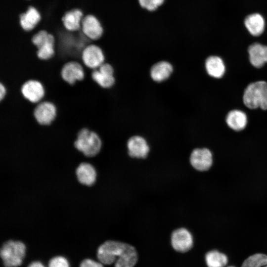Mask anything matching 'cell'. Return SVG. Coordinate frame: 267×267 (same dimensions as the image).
<instances>
[{"label":"cell","instance_id":"obj_1","mask_svg":"<svg viewBox=\"0 0 267 267\" xmlns=\"http://www.w3.org/2000/svg\"><path fill=\"white\" fill-rule=\"evenodd\" d=\"M46 31L55 38V55L52 58L56 62L62 66L70 61L83 64L82 51L92 41L85 36L81 29L76 31H69L61 21L49 27Z\"/></svg>","mask_w":267,"mask_h":267},{"label":"cell","instance_id":"obj_2","mask_svg":"<svg viewBox=\"0 0 267 267\" xmlns=\"http://www.w3.org/2000/svg\"><path fill=\"white\" fill-rule=\"evenodd\" d=\"M97 257L102 264L110 265L115 262V267H133L138 259L133 246L113 240L105 241L99 247Z\"/></svg>","mask_w":267,"mask_h":267},{"label":"cell","instance_id":"obj_3","mask_svg":"<svg viewBox=\"0 0 267 267\" xmlns=\"http://www.w3.org/2000/svg\"><path fill=\"white\" fill-rule=\"evenodd\" d=\"M242 99L244 106L248 110H267V81L259 80L248 84Z\"/></svg>","mask_w":267,"mask_h":267},{"label":"cell","instance_id":"obj_4","mask_svg":"<svg viewBox=\"0 0 267 267\" xmlns=\"http://www.w3.org/2000/svg\"><path fill=\"white\" fill-rule=\"evenodd\" d=\"M74 147L89 157H94L100 151L102 140L99 134L88 128L80 129L74 140Z\"/></svg>","mask_w":267,"mask_h":267},{"label":"cell","instance_id":"obj_5","mask_svg":"<svg viewBox=\"0 0 267 267\" xmlns=\"http://www.w3.org/2000/svg\"><path fill=\"white\" fill-rule=\"evenodd\" d=\"M26 247L19 241L8 240L0 249V257L5 267H16L22 263Z\"/></svg>","mask_w":267,"mask_h":267},{"label":"cell","instance_id":"obj_6","mask_svg":"<svg viewBox=\"0 0 267 267\" xmlns=\"http://www.w3.org/2000/svg\"><path fill=\"white\" fill-rule=\"evenodd\" d=\"M32 42L37 48L38 57L43 60L52 58L55 55V38L53 35L44 30L34 34Z\"/></svg>","mask_w":267,"mask_h":267},{"label":"cell","instance_id":"obj_7","mask_svg":"<svg viewBox=\"0 0 267 267\" xmlns=\"http://www.w3.org/2000/svg\"><path fill=\"white\" fill-rule=\"evenodd\" d=\"M189 161L191 166L199 172L208 171L212 166L213 156L211 151L206 148H196L191 152Z\"/></svg>","mask_w":267,"mask_h":267},{"label":"cell","instance_id":"obj_8","mask_svg":"<svg viewBox=\"0 0 267 267\" xmlns=\"http://www.w3.org/2000/svg\"><path fill=\"white\" fill-rule=\"evenodd\" d=\"M83 64L91 69L98 68L105 61V57L102 48L98 45L90 44L82 51Z\"/></svg>","mask_w":267,"mask_h":267},{"label":"cell","instance_id":"obj_9","mask_svg":"<svg viewBox=\"0 0 267 267\" xmlns=\"http://www.w3.org/2000/svg\"><path fill=\"white\" fill-rule=\"evenodd\" d=\"M56 107L51 102L41 101L37 103L33 114L38 123L43 126H48L56 117Z\"/></svg>","mask_w":267,"mask_h":267},{"label":"cell","instance_id":"obj_10","mask_svg":"<svg viewBox=\"0 0 267 267\" xmlns=\"http://www.w3.org/2000/svg\"><path fill=\"white\" fill-rule=\"evenodd\" d=\"M114 70L109 63L104 62L98 68L92 69L91 78L100 87L104 89L111 88L115 84Z\"/></svg>","mask_w":267,"mask_h":267},{"label":"cell","instance_id":"obj_11","mask_svg":"<svg viewBox=\"0 0 267 267\" xmlns=\"http://www.w3.org/2000/svg\"><path fill=\"white\" fill-rule=\"evenodd\" d=\"M225 122L227 127L236 133L244 131L249 123V117L242 109L234 108L230 110L225 117Z\"/></svg>","mask_w":267,"mask_h":267},{"label":"cell","instance_id":"obj_12","mask_svg":"<svg viewBox=\"0 0 267 267\" xmlns=\"http://www.w3.org/2000/svg\"><path fill=\"white\" fill-rule=\"evenodd\" d=\"M171 244L177 251L184 253L191 249L193 238L190 232L186 228L180 227L173 231L171 235Z\"/></svg>","mask_w":267,"mask_h":267},{"label":"cell","instance_id":"obj_13","mask_svg":"<svg viewBox=\"0 0 267 267\" xmlns=\"http://www.w3.org/2000/svg\"><path fill=\"white\" fill-rule=\"evenodd\" d=\"M21 92L26 100L37 104L42 100L45 91L41 82L37 80L31 79L22 85Z\"/></svg>","mask_w":267,"mask_h":267},{"label":"cell","instance_id":"obj_14","mask_svg":"<svg viewBox=\"0 0 267 267\" xmlns=\"http://www.w3.org/2000/svg\"><path fill=\"white\" fill-rule=\"evenodd\" d=\"M60 74L64 81L70 85H73L77 81H81L84 79V65L76 61L67 62L61 68Z\"/></svg>","mask_w":267,"mask_h":267},{"label":"cell","instance_id":"obj_15","mask_svg":"<svg viewBox=\"0 0 267 267\" xmlns=\"http://www.w3.org/2000/svg\"><path fill=\"white\" fill-rule=\"evenodd\" d=\"M83 33L92 41L99 40L103 34V28L99 20L94 15L84 16L81 21Z\"/></svg>","mask_w":267,"mask_h":267},{"label":"cell","instance_id":"obj_16","mask_svg":"<svg viewBox=\"0 0 267 267\" xmlns=\"http://www.w3.org/2000/svg\"><path fill=\"white\" fill-rule=\"evenodd\" d=\"M247 53L249 62L254 68L260 69L267 64V45L253 43L249 46Z\"/></svg>","mask_w":267,"mask_h":267},{"label":"cell","instance_id":"obj_17","mask_svg":"<svg viewBox=\"0 0 267 267\" xmlns=\"http://www.w3.org/2000/svg\"><path fill=\"white\" fill-rule=\"evenodd\" d=\"M204 65L207 74L212 79L220 80L226 74V63L219 55H212L208 56L205 60Z\"/></svg>","mask_w":267,"mask_h":267},{"label":"cell","instance_id":"obj_18","mask_svg":"<svg viewBox=\"0 0 267 267\" xmlns=\"http://www.w3.org/2000/svg\"><path fill=\"white\" fill-rule=\"evenodd\" d=\"M127 148L130 157L138 159L146 158L150 150L146 140L139 135H134L129 139Z\"/></svg>","mask_w":267,"mask_h":267},{"label":"cell","instance_id":"obj_19","mask_svg":"<svg viewBox=\"0 0 267 267\" xmlns=\"http://www.w3.org/2000/svg\"><path fill=\"white\" fill-rule=\"evenodd\" d=\"M41 19L39 11L34 6H29L26 12L19 15V22L22 28L26 32L33 30Z\"/></svg>","mask_w":267,"mask_h":267},{"label":"cell","instance_id":"obj_20","mask_svg":"<svg viewBox=\"0 0 267 267\" xmlns=\"http://www.w3.org/2000/svg\"><path fill=\"white\" fill-rule=\"evenodd\" d=\"M76 175L80 183L84 185L91 186L95 181L96 172L92 165L83 162L76 168Z\"/></svg>","mask_w":267,"mask_h":267},{"label":"cell","instance_id":"obj_21","mask_svg":"<svg viewBox=\"0 0 267 267\" xmlns=\"http://www.w3.org/2000/svg\"><path fill=\"white\" fill-rule=\"evenodd\" d=\"M83 17V13L80 9L73 8L66 11L62 17L61 20L67 30L76 31L81 29V21Z\"/></svg>","mask_w":267,"mask_h":267},{"label":"cell","instance_id":"obj_22","mask_svg":"<svg viewBox=\"0 0 267 267\" xmlns=\"http://www.w3.org/2000/svg\"><path fill=\"white\" fill-rule=\"evenodd\" d=\"M244 25L251 35L257 37L264 31L265 20L261 14L258 13H252L245 18Z\"/></svg>","mask_w":267,"mask_h":267},{"label":"cell","instance_id":"obj_23","mask_svg":"<svg viewBox=\"0 0 267 267\" xmlns=\"http://www.w3.org/2000/svg\"><path fill=\"white\" fill-rule=\"evenodd\" d=\"M173 71L172 65L163 61L155 64L151 68L150 76L155 82H161L169 78Z\"/></svg>","mask_w":267,"mask_h":267},{"label":"cell","instance_id":"obj_24","mask_svg":"<svg viewBox=\"0 0 267 267\" xmlns=\"http://www.w3.org/2000/svg\"><path fill=\"white\" fill-rule=\"evenodd\" d=\"M205 260L208 267H224L228 262L226 256L217 250L208 252Z\"/></svg>","mask_w":267,"mask_h":267},{"label":"cell","instance_id":"obj_25","mask_svg":"<svg viewBox=\"0 0 267 267\" xmlns=\"http://www.w3.org/2000/svg\"><path fill=\"white\" fill-rule=\"evenodd\" d=\"M241 267H267V256L256 254L246 259Z\"/></svg>","mask_w":267,"mask_h":267},{"label":"cell","instance_id":"obj_26","mask_svg":"<svg viewBox=\"0 0 267 267\" xmlns=\"http://www.w3.org/2000/svg\"><path fill=\"white\" fill-rule=\"evenodd\" d=\"M164 1V0H138L141 6L149 11L156 9L163 4Z\"/></svg>","mask_w":267,"mask_h":267},{"label":"cell","instance_id":"obj_27","mask_svg":"<svg viewBox=\"0 0 267 267\" xmlns=\"http://www.w3.org/2000/svg\"><path fill=\"white\" fill-rule=\"evenodd\" d=\"M48 267H69V264L66 258L57 256L50 260Z\"/></svg>","mask_w":267,"mask_h":267},{"label":"cell","instance_id":"obj_28","mask_svg":"<svg viewBox=\"0 0 267 267\" xmlns=\"http://www.w3.org/2000/svg\"><path fill=\"white\" fill-rule=\"evenodd\" d=\"M80 267H103L101 263L95 262L91 259L84 260Z\"/></svg>","mask_w":267,"mask_h":267},{"label":"cell","instance_id":"obj_29","mask_svg":"<svg viewBox=\"0 0 267 267\" xmlns=\"http://www.w3.org/2000/svg\"><path fill=\"white\" fill-rule=\"evenodd\" d=\"M7 90L4 85L0 82V101L2 100L5 96Z\"/></svg>","mask_w":267,"mask_h":267},{"label":"cell","instance_id":"obj_30","mask_svg":"<svg viewBox=\"0 0 267 267\" xmlns=\"http://www.w3.org/2000/svg\"><path fill=\"white\" fill-rule=\"evenodd\" d=\"M28 267H44L40 262H34L29 265Z\"/></svg>","mask_w":267,"mask_h":267},{"label":"cell","instance_id":"obj_31","mask_svg":"<svg viewBox=\"0 0 267 267\" xmlns=\"http://www.w3.org/2000/svg\"><path fill=\"white\" fill-rule=\"evenodd\" d=\"M233 267V266H230V267Z\"/></svg>","mask_w":267,"mask_h":267}]
</instances>
